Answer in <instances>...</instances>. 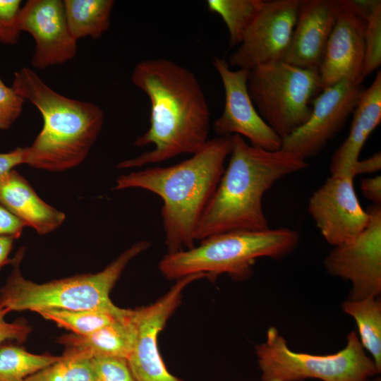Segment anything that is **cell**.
Instances as JSON below:
<instances>
[{"label": "cell", "mask_w": 381, "mask_h": 381, "mask_svg": "<svg viewBox=\"0 0 381 381\" xmlns=\"http://www.w3.org/2000/svg\"><path fill=\"white\" fill-rule=\"evenodd\" d=\"M132 313L133 309H130L126 316L90 334L70 333L58 337L57 341L64 346L62 355L127 359L133 349L135 334Z\"/></svg>", "instance_id": "20"}, {"label": "cell", "mask_w": 381, "mask_h": 381, "mask_svg": "<svg viewBox=\"0 0 381 381\" xmlns=\"http://www.w3.org/2000/svg\"><path fill=\"white\" fill-rule=\"evenodd\" d=\"M25 381H95L92 358L61 355L60 360Z\"/></svg>", "instance_id": "27"}, {"label": "cell", "mask_w": 381, "mask_h": 381, "mask_svg": "<svg viewBox=\"0 0 381 381\" xmlns=\"http://www.w3.org/2000/svg\"><path fill=\"white\" fill-rule=\"evenodd\" d=\"M26 226L24 222L0 202V236L18 238Z\"/></svg>", "instance_id": "32"}, {"label": "cell", "mask_w": 381, "mask_h": 381, "mask_svg": "<svg viewBox=\"0 0 381 381\" xmlns=\"http://www.w3.org/2000/svg\"><path fill=\"white\" fill-rule=\"evenodd\" d=\"M9 312V309L0 306V345L7 340L23 343L32 331L31 327L23 321L6 322L5 317Z\"/></svg>", "instance_id": "31"}, {"label": "cell", "mask_w": 381, "mask_h": 381, "mask_svg": "<svg viewBox=\"0 0 381 381\" xmlns=\"http://www.w3.org/2000/svg\"><path fill=\"white\" fill-rule=\"evenodd\" d=\"M363 88L348 80L323 89L306 123L282 140L281 150L306 160L316 155L345 124Z\"/></svg>", "instance_id": "11"}, {"label": "cell", "mask_w": 381, "mask_h": 381, "mask_svg": "<svg viewBox=\"0 0 381 381\" xmlns=\"http://www.w3.org/2000/svg\"><path fill=\"white\" fill-rule=\"evenodd\" d=\"M247 85L259 114L282 140L307 121L322 90L318 70L283 61L250 70Z\"/></svg>", "instance_id": "8"}, {"label": "cell", "mask_w": 381, "mask_h": 381, "mask_svg": "<svg viewBox=\"0 0 381 381\" xmlns=\"http://www.w3.org/2000/svg\"><path fill=\"white\" fill-rule=\"evenodd\" d=\"M20 28L35 40L32 67L44 69L62 65L75 58L77 40L69 30L64 1H28L20 10Z\"/></svg>", "instance_id": "16"}, {"label": "cell", "mask_w": 381, "mask_h": 381, "mask_svg": "<svg viewBox=\"0 0 381 381\" xmlns=\"http://www.w3.org/2000/svg\"><path fill=\"white\" fill-rule=\"evenodd\" d=\"M358 11L365 20L362 81L381 64V1L370 0Z\"/></svg>", "instance_id": "26"}, {"label": "cell", "mask_w": 381, "mask_h": 381, "mask_svg": "<svg viewBox=\"0 0 381 381\" xmlns=\"http://www.w3.org/2000/svg\"><path fill=\"white\" fill-rule=\"evenodd\" d=\"M352 114L353 119L349 133L332 155L329 164L331 175L351 176L352 168L358 160L363 146L380 123V71H377L371 85L363 90Z\"/></svg>", "instance_id": "18"}, {"label": "cell", "mask_w": 381, "mask_h": 381, "mask_svg": "<svg viewBox=\"0 0 381 381\" xmlns=\"http://www.w3.org/2000/svg\"><path fill=\"white\" fill-rule=\"evenodd\" d=\"M360 188L364 197L375 205L381 204V176L364 178L361 181Z\"/></svg>", "instance_id": "34"}, {"label": "cell", "mask_w": 381, "mask_h": 381, "mask_svg": "<svg viewBox=\"0 0 381 381\" xmlns=\"http://www.w3.org/2000/svg\"><path fill=\"white\" fill-rule=\"evenodd\" d=\"M230 159L198 225L195 240L232 231L268 229L262 197L282 177L308 163L282 150L269 151L231 135Z\"/></svg>", "instance_id": "3"}, {"label": "cell", "mask_w": 381, "mask_h": 381, "mask_svg": "<svg viewBox=\"0 0 381 381\" xmlns=\"http://www.w3.org/2000/svg\"><path fill=\"white\" fill-rule=\"evenodd\" d=\"M132 83L150 102V126L134 142L153 145L152 150L119 162V169L143 167L199 151L209 140L210 111L197 76L187 68L162 58L135 65Z\"/></svg>", "instance_id": "1"}, {"label": "cell", "mask_w": 381, "mask_h": 381, "mask_svg": "<svg viewBox=\"0 0 381 381\" xmlns=\"http://www.w3.org/2000/svg\"><path fill=\"white\" fill-rule=\"evenodd\" d=\"M380 169L381 154L380 152H378L367 159L363 160L358 159L353 165L351 174L354 178L358 174H371L378 171Z\"/></svg>", "instance_id": "35"}, {"label": "cell", "mask_w": 381, "mask_h": 381, "mask_svg": "<svg viewBox=\"0 0 381 381\" xmlns=\"http://www.w3.org/2000/svg\"><path fill=\"white\" fill-rule=\"evenodd\" d=\"M265 1L262 0H208L207 8L218 14L224 22L231 47L239 45Z\"/></svg>", "instance_id": "23"}, {"label": "cell", "mask_w": 381, "mask_h": 381, "mask_svg": "<svg viewBox=\"0 0 381 381\" xmlns=\"http://www.w3.org/2000/svg\"><path fill=\"white\" fill-rule=\"evenodd\" d=\"M365 229L352 241L334 246L324 260L327 273L351 282L349 300L380 297L381 206L370 207Z\"/></svg>", "instance_id": "10"}, {"label": "cell", "mask_w": 381, "mask_h": 381, "mask_svg": "<svg viewBox=\"0 0 381 381\" xmlns=\"http://www.w3.org/2000/svg\"><path fill=\"white\" fill-rule=\"evenodd\" d=\"M299 240L298 233L289 228L227 231L209 236L190 249L167 253L159 270L170 280L201 273L212 281L222 274L243 281L253 275L257 259H282Z\"/></svg>", "instance_id": "6"}, {"label": "cell", "mask_w": 381, "mask_h": 381, "mask_svg": "<svg viewBox=\"0 0 381 381\" xmlns=\"http://www.w3.org/2000/svg\"><path fill=\"white\" fill-rule=\"evenodd\" d=\"M366 381H381V378L380 377L373 379L369 378Z\"/></svg>", "instance_id": "37"}, {"label": "cell", "mask_w": 381, "mask_h": 381, "mask_svg": "<svg viewBox=\"0 0 381 381\" xmlns=\"http://www.w3.org/2000/svg\"><path fill=\"white\" fill-rule=\"evenodd\" d=\"M336 19V1L302 0L282 61L298 68L318 70Z\"/></svg>", "instance_id": "17"}, {"label": "cell", "mask_w": 381, "mask_h": 381, "mask_svg": "<svg viewBox=\"0 0 381 381\" xmlns=\"http://www.w3.org/2000/svg\"><path fill=\"white\" fill-rule=\"evenodd\" d=\"M129 311L130 309L126 315L121 316L93 310H71L52 308L37 313L44 319L51 320L59 327L71 332V333L86 335L126 316Z\"/></svg>", "instance_id": "25"}, {"label": "cell", "mask_w": 381, "mask_h": 381, "mask_svg": "<svg viewBox=\"0 0 381 381\" xmlns=\"http://www.w3.org/2000/svg\"><path fill=\"white\" fill-rule=\"evenodd\" d=\"M213 66L219 75L224 91L222 114L213 123L217 136L236 134L248 139L253 147L269 151L281 149V138L267 125L257 111L248 90L250 71H233L228 62L214 57Z\"/></svg>", "instance_id": "13"}, {"label": "cell", "mask_w": 381, "mask_h": 381, "mask_svg": "<svg viewBox=\"0 0 381 381\" xmlns=\"http://www.w3.org/2000/svg\"><path fill=\"white\" fill-rule=\"evenodd\" d=\"M0 202L40 235L52 232L66 219L63 212L43 201L14 169L0 182Z\"/></svg>", "instance_id": "19"}, {"label": "cell", "mask_w": 381, "mask_h": 381, "mask_svg": "<svg viewBox=\"0 0 381 381\" xmlns=\"http://www.w3.org/2000/svg\"><path fill=\"white\" fill-rule=\"evenodd\" d=\"M231 135L209 139L192 156L169 167L120 176L115 190L141 188L163 201L161 214L167 253L195 246L198 225L224 171Z\"/></svg>", "instance_id": "2"}, {"label": "cell", "mask_w": 381, "mask_h": 381, "mask_svg": "<svg viewBox=\"0 0 381 381\" xmlns=\"http://www.w3.org/2000/svg\"><path fill=\"white\" fill-rule=\"evenodd\" d=\"M302 0L264 1L229 65L250 71L270 62L282 61L289 48Z\"/></svg>", "instance_id": "12"}, {"label": "cell", "mask_w": 381, "mask_h": 381, "mask_svg": "<svg viewBox=\"0 0 381 381\" xmlns=\"http://www.w3.org/2000/svg\"><path fill=\"white\" fill-rule=\"evenodd\" d=\"M204 274L187 275L176 280L170 289L155 303L133 309L135 334L127 361L135 381H183L167 370L158 348V336L180 305L183 290Z\"/></svg>", "instance_id": "9"}, {"label": "cell", "mask_w": 381, "mask_h": 381, "mask_svg": "<svg viewBox=\"0 0 381 381\" xmlns=\"http://www.w3.org/2000/svg\"><path fill=\"white\" fill-rule=\"evenodd\" d=\"M114 6L113 0H64L67 24L74 39L101 37L110 27Z\"/></svg>", "instance_id": "21"}, {"label": "cell", "mask_w": 381, "mask_h": 381, "mask_svg": "<svg viewBox=\"0 0 381 381\" xmlns=\"http://www.w3.org/2000/svg\"><path fill=\"white\" fill-rule=\"evenodd\" d=\"M61 358V356L32 353L12 344H1L0 381H25Z\"/></svg>", "instance_id": "24"}, {"label": "cell", "mask_w": 381, "mask_h": 381, "mask_svg": "<svg viewBox=\"0 0 381 381\" xmlns=\"http://www.w3.org/2000/svg\"><path fill=\"white\" fill-rule=\"evenodd\" d=\"M343 311L351 316L356 324L358 338L381 372V301L380 297L346 300Z\"/></svg>", "instance_id": "22"}, {"label": "cell", "mask_w": 381, "mask_h": 381, "mask_svg": "<svg viewBox=\"0 0 381 381\" xmlns=\"http://www.w3.org/2000/svg\"><path fill=\"white\" fill-rule=\"evenodd\" d=\"M26 147H17L8 152L0 153V182L16 166L25 164Z\"/></svg>", "instance_id": "33"}, {"label": "cell", "mask_w": 381, "mask_h": 381, "mask_svg": "<svg viewBox=\"0 0 381 381\" xmlns=\"http://www.w3.org/2000/svg\"><path fill=\"white\" fill-rule=\"evenodd\" d=\"M147 241H138L123 252L104 270L38 284L25 279L20 269L24 255L20 248L13 258L12 272L0 289V306L10 311L45 309L93 310L118 316L129 309L121 308L111 301L109 294L129 262L147 250Z\"/></svg>", "instance_id": "5"}, {"label": "cell", "mask_w": 381, "mask_h": 381, "mask_svg": "<svg viewBox=\"0 0 381 381\" xmlns=\"http://www.w3.org/2000/svg\"><path fill=\"white\" fill-rule=\"evenodd\" d=\"M92 363L95 381H135L126 358H94Z\"/></svg>", "instance_id": "29"}, {"label": "cell", "mask_w": 381, "mask_h": 381, "mask_svg": "<svg viewBox=\"0 0 381 381\" xmlns=\"http://www.w3.org/2000/svg\"><path fill=\"white\" fill-rule=\"evenodd\" d=\"M20 0H0V43L13 45L22 32L20 28Z\"/></svg>", "instance_id": "28"}, {"label": "cell", "mask_w": 381, "mask_h": 381, "mask_svg": "<svg viewBox=\"0 0 381 381\" xmlns=\"http://www.w3.org/2000/svg\"><path fill=\"white\" fill-rule=\"evenodd\" d=\"M255 351L262 381H366L380 373L355 331L348 334L346 344L339 351L317 355L292 351L272 326Z\"/></svg>", "instance_id": "7"}, {"label": "cell", "mask_w": 381, "mask_h": 381, "mask_svg": "<svg viewBox=\"0 0 381 381\" xmlns=\"http://www.w3.org/2000/svg\"><path fill=\"white\" fill-rule=\"evenodd\" d=\"M336 4V22L318 69L322 90L343 80L356 85L363 82L365 20L353 1L339 0Z\"/></svg>", "instance_id": "15"}, {"label": "cell", "mask_w": 381, "mask_h": 381, "mask_svg": "<svg viewBox=\"0 0 381 381\" xmlns=\"http://www.w3.org/2000/svg\"><path fill=\"white\" fill-rule=\"evenodd\" d=\"M15 240L11 236H0V270L6 265L12 262L13 258H9L8 255Z\"/></svg>", "instance_id": "36"}, {"label": "cell", "mask_w": 381, "mask_h": 381, "mask_svg": "<svg viewBox=\"0 0 381 381\" xmlns=\"http://www.w3.org/2000/svg\"><path fill=\"white\" fill-rule=\"evenodd\" d=\"M353 179L348 174L331 175L308 202L309 214L333 246L352 241L369 222V213L358 201Z\"/></svg>", "instance_id": "14"}, {"label": "cell", "mask_w": 381, "mask_h": 381, "mask_svg": "<svg viewBox=\"0 0 381 381\" xmlns=\"http://www.w3.org/2000/svg\"><path fill=\"white\" fill-rule=\"evenodd\" d=\"M12 87L38 109L43 120L42 130L26 147L25 164L49 171L81 164L102 130L104 111L92 102L56 92L28 67L14 73Z\"/></svg>", "instance_id": "4"}, {"label": "cell", "mask_w": 381, "mask_h": 381, "mask_svg": "<svg viewBox=\"0 0 381 381\" xmlns=\"http://www.w3.org/2000/svg\"><path fill=\"white\" fill-rule=\"evenodd\" d=\"M25 100L0 76V129L10 128L20 117Z\"/></svg>", "instance_id": "30"}]
</instances>
